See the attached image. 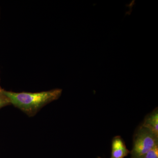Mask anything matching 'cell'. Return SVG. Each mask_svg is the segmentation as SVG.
Returning a JSON list of instances; mask_svg holds the SVG:
<instances>
[{
  "mask_svg": "<svg viewBox=\"0 0 158 158\" xmlns=\"http://www.w3.org/2000/svg\"><path fill=\"white\" fill-rule=\"evenodd\" d=\"M10 104V103L9 99L1 91L0 92V109Z\"/></svg>",
  "mask_w": 158,
  "mask_h": 158,
  "instance_id": "8992f818",
  "label": "cell"
},
{
  "mask_svg": "<svg viewBox=\"0 0 158 158\" xmlns=\"http://www.w3.org/2000/svg\"><path fill=\"white\" fill-rule=\"evenodd\" d=\"M143 158H158V144L151 149Z\"/></svg>",
  "mask_w": 158,
  "mask_h": 158,
  "instance_id": "5b68a950",
  "label": "cell"
},
{
  "mask_svg": "<svg viewBox=\"0 0 158 158\" xmlns=\"http://www.w3.org/2000/svg\"><path fill=\"white\" fill-rule=\"evenodd\" d=\"M158 144V136L140 125L133 137L131 158H143L148 152Z\"/></svg>",
  "mask_w": 158,
  "mask_h": 158,
  "instance_id": "7a4b0ae2",
  "label": "cell"
},
{
  "mask_svg": "<svg viewBox=\"0 0 158 158\" xmlns=\"http://www.w3.org/2000/svg\"><path fill=\"white\" fill-rule=\"evenodd\" d=\"M130 153L125 143L120 136L114 137L112 142V152L110 158H124Z\"/></svg>",
  "mask_w": 158,
  "mask_h": 158,
  "instance_id": "3957f363",
  "label": "cell"
},
{
  "mask_svg": "<svg viewBox=\"0 0 158 158\" xmlns=\"http://www.w3.org/2000/svg\"><path fill=\"white\" fill-rule=\"evenodd\" d=\"M141 126L158 136V108L146 116Z\"/></svg>",
  "mask_w": 158,
  "mask_h": 158,
  "instance_id": "277c9868",
  "label": "cell"
},
{
  "mask_svg": "<svg viewBox=\"0 0 158 158\" xmlns=\"http://www.w3.org/2000/svg\"><path fill=\"white\" fill-rule=\"evenodd\" d=\"M2 88H1V85H0V92H1V91H2Z\"/></svg>",
  "mask_w": 158,
  "mask_h": 158,
  "instance_id": "52a82bcc",
  "label": "cell"
},
{
  "mask_svg": "<svg viewBox=\"0 0 158 158\" xmlns=\"http://www.w3.org/2000/svg\"><path fill=\"white\" fill-rule=\"evenodd\" d=\"M62 91V89H55L36 93H17L2 89V93L8 98L10 104L32 117L46 105L59 99Z\"/></svg>",
  "mask_w": 158,
  "mask_h": 158,
  "instance_id": "6da1fadb",
  "label": "cell"
},
{
  "mask_svg": "<svg viewBox=\"0 0 158 158\" xmlns=\"http://www.w3.org/2000/svg\"><path fill=\"white\" fill-rule=\"evenodd\" d=\"M98 158H101V157H98Z\"/></svg>",
  "mask_w": 158,
  "mask_h": 158,
  "instance_id": "ba28073f",
  "label": "cell"
}]
</instances>
